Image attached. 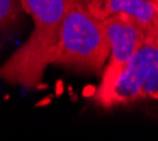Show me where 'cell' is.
<instances>
[{
  "label": "cell",
  "mask_w": 158,
  "mask_h": 141,
  "mask_svg": "<svg viewBox=\"0 0 158 141\" xmlns=\"http://www.w3.org/2000/svg\"><path fill=\"white\" fill-rule=\"evenodd\" d=\"M155 4H157V11H158V0H155Z\"/></svg>",
  "instance_id": "cell-8"
},
{
  "label": "cell",
  "mask_w": 158,
  "mask_h": 141,
  "mask_svg": "<svg viewBox=\"0 0 158 141\" xmlns=\"http://www.w3.org/2000/svg\"><path fill=\"white\" fill-rule=\"evenodd\" d=\"M158 100V30L147 34L123 69L105 109Z\"/></svg>",
  "instance_id": "cell-3"
},
{
  "label": "cell",
  "mask_w": 158,
  "mask_h": 141,
  "mask_svg": "<svg viewBox=\"0 0 158 141\" xmlns=\"http://www.w3.org/2000/svg\"><path fill=\"white\" fill-rule=\"evenodd\" d=\"M83 4L99 20H124L141 28L145 34L158 30L155 0H92Z\"/></svg>",
  "instance_id": "cell-5"
},
{
  "label": "cell",
  "mask_w": 158,
  "mask_h": 141,
  "mask_svg": "<svg viewBox=\"0 0 158 141\" xmlns=\"http://www.w3.org/2000/svg\"><path fill=\"white\" fill-rule=\"evenodd\" d=\"M100 21L105 26L109 43H110V52L102 71V79L96 89L93 100L96 105L103 107L117 79L122 75L123 69L126 68L134 51L141 45L147 34L137 26L124 20L107 19Z\"/></svg>",
  "instance_id": "cell-4"
},
{
  "label": "cell",
  "mask_w": 158,
  "mask_h": 141,
  "mask_svg": "<svg viewBox=\"0 0 158 141\" xmlns=\"http://www.w3.org/2000/svg\"><path fill=\"white\" fill-rule=\"evenodd\" d=\"M109 52L110 43L102 21L81 0H66L59 39L49 56V65L102 73Z\"/></svg>",
  "instance_id": "cell-2"
},
{
  "label": "cell",
  "mask_w": 158,
  "mask_h": 141,
  "mask_svg": "<svg viewBox=\"0 0 158 141\" xmlns=\"http://www.w3.org/2000/svg\"><path fill=\"white\" fill-rule=\"evenodd\" d=\"M82 3H88V2H92V0H81Z\"/></svg>",
  "instance_id": "cell-7"
},
{
  "label": "cell",
  "mask_w": 158,
  "mask_h": 141,
  "mask_svg": "<svg viewBox=\"0 0 158 141\" xmlns=\"http://www.w3.org/2000/svg\"><path fill=\"white\" fill-rule=\"evenodd\" d=\"M34 28L28 39L0 68V79L24 88H35L49 66L59 39L66 0H21Z\"/></svg>",
  "instance_id": "cell-1"
},
{
  "label": "cell",
  "mask_w": 158,
  "mask_h": 141,
  "mask_svg": "<svg viewBox=\"0 0 158 141\" xmlns=\"http://www.w3.org/2000/svg\"><path fill=\"white\" fill-rule=\"evenodd\" d=\"M23 13L21 0H0V33L11 28Z\"/></svg>",
  "instance_id": "cell-6"
}]
</instances>
